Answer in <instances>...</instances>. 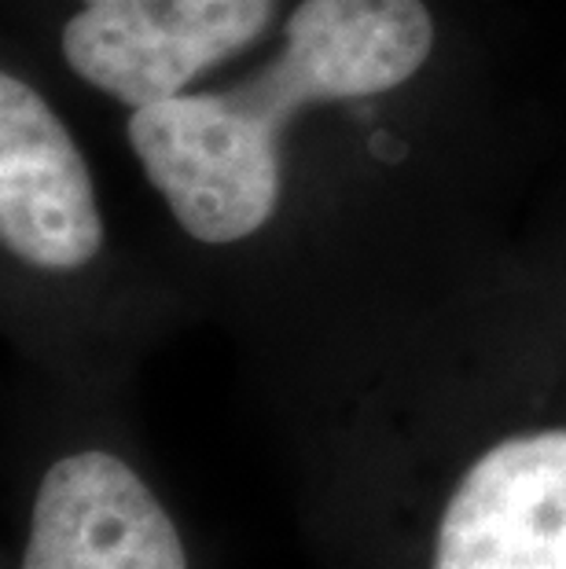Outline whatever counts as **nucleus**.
<instances>
[{
    "mask_svg": "<svg viewBox=\"0 0 566 569\" xmlns=\"http://www.w3.org/2000/svg\"><path fill=\"white\" fill-rule=\"evenodd\" d=\"M504 4L295 0L218 78L86 132L132 236L188 295L312 327L512 184L563 89Z\"/></svg>",
    "mask_w": 566,
    "mask_h": 569,
    "instance_id": "nucleus-1",
    "label": "nucleus"
},
{
    "mask_svg": "<svg viewBox=\"0 0 566 569\" xmlns=\"http://www.w3.org/2000/svg\"><path fill=\"white\" fill-rule=\"evenodd\" d=\"M0 283L8 312L75 342L191 301L126 228L86 129L11 48H0Z\"/></svg>",
    "mask_w": 566,
    "mask_h": 569,
    "instance_id": "nucleus-2",
    "label": "nucleus"
},
{
    "mask_svg": "<svg viewBox=\"0 0 566 569\" xmlns=\"http://www.w3.org/2000/svg\"><path fill=\"white\" fill-rule=\"evenodd\" d=\"M295 0H0V48L92 132L185 96L280 27Z\"/></svg>",
    "mask_w": 566,
    "mask_h": 569,
    "instance_id": "nucleus-3",
    "label": "nucleus"
},
{
    "mask_svg": "<svg viewBox=\"0 0 566 569\" xmlns=\"http://www.w3.org/2000/svg\"><path fill=\"white\" fill-rule=\"evenodd\" d=\"M19 569H188V551L148 478L100 441L41 467Z\"/></svg>",
    "mask_w": 566,
    "mask_h": 569,
    "instance_id": "nucleus-4",
    "label": "nucleus"
},
{
    "mask_svg": "<svg viewBox=\"0 0 566 569\" xmlns=\"http://www.w3.org/2000/svg\"><path fill=\"white\" fill-rule=\"evenodd\" d=\"M478 4H508V0H478Z\"/></svg>",
    "mask_w": 566,
    "mask_h": 569,
    "instance_id": "nucleus-5",
    "label": "nucleus"
}]
</instances>
